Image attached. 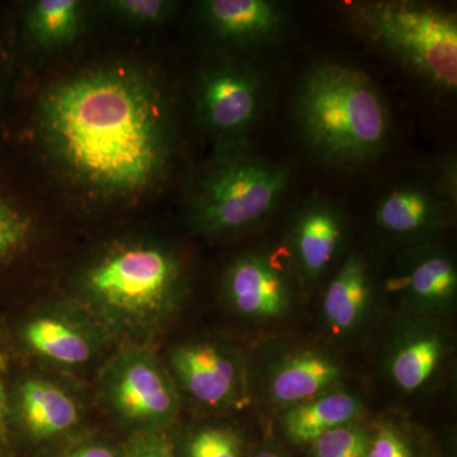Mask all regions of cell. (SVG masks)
<instances>
[{"mask_svg": "<svg viewBox=\"0 0 457 457\" xmlns=\"http://www.w3.org/2000/svg\"><path fill=\"white\" fill-rule=\"evenodd\" d=\"M168 370L180 396L212 411L242 408L249 402V370L236 345L218 338L177 345Z\"/></svg>", "mask_w": 457, "mask_h": 457, "instance_id": "ba28073f", "label": "cell"}, {"mask_svg": "<svg viewBox=\"0 0 457 457\" xmlns=\"http://www.w3.org/2000/svg\"><path fill=\"white\" fill-rule=\"evenodd\" d=\"M198 12L216 38L242 49L276 44L287 29L285 8L272 0H204Z\"/></svg>", "mask_w": 457, "mask_h": 457, "instance_id": "e0dca14e", "label": "cell"}, {"mask_svg": "<svg viewBox=\"0 0 457 457\" xmlns=\"http://www.w3.org/2000/svg\"><path fill=\"white\" fill-rule=\"evenodd\" d=\"M5 363L0 354V445L3 444L5 437V423L8 416V398L5 392Z\"/></svg>", "mask_w": 457, "mask_h": 457, "instance_id": "4316f807", "label": "cell"}, {"mask_svg": "<svg viewBox=\"0 0 457 457\" xmlns=\"http://www.w3.org/2000/svg\"><path fill=\"white\" fill-rule=\"evenodd\" d=\"M182 258L165 243L122 240L96 255L75 281L74 302L112 339L154 335L185 302Z\"/></svg>", "mask_w": 457, "mask_h": 457, "instance_id": "7a4b0ae2", "label": "cell"}, {"mask_svg": "<svg viewBox=\"0 0 457 457\" xmlns=\"http://www.w3.org/2000/svg\"><path fill=\"white\" fill-rule=\"evenodd\" d=\"M99 393L120 422L135 432H162L176 423L180 394L170 370L143 345L129 343L108 361Z\"/></svg>", "mask_w": 457, "mask_h": 457, "instance_id": "8992f818", "label": "cell"}, {"mask_svg": "<svg viewBox=\"0 0 457 457\" xmlns=\"http://www.w3.org/2000/svg\"><path fill=\"white\" fill-rule=\"evenodd\" d=\"M371 435L359 422L338 427L312 442V457H366Z\"/></svg>", "mask_w": 457, "mask_h": 457, "instance_id": "7402d4cb", "label": "cell"}, {"mask_svg": "<svg viewBox=\"0 0 457 457\" xmlns=\"http://www.w3.org/2000/svg\"><path fill=\"white\" fill-rule=\"evenodd\" d=\"M290 170L249 149L222 143L197 174L187 203V220L200 236H237L269 219L290 186Z\"/></svg>", "mask_w": 457, "mask_h": 457, "instance_id": "277c9868", "label": "cell"}, {"mask_svg": "<svg viewBox=\"0 0 457 457\" xmlns=\"http://www.w3.org/2000/svg\"><path fill=\"white\" fill-rule=\"evenodd\" d=\"M453 352L442 319L407 314L394 328L384 354V371L400 393L414 395L436 383Z\"/></svg>", "mask_w": 457, "mask_h": 457, "instance_id": "4fadbf2b", "label": "cell"}, {"mask_svg": "<svg viewBox=\"0 0 457 457\" xmlns=\"http://www.w3.org/2000/svg\"><path fill=\"white\" fill-rule=\"evenodd\" d=\"M294 114L303 143L330 167L372 163L389 145L386 101L374 80L352 66L312 68L297 89Z\"/></svg>", "mask_w": 457, "mask_h": 457, "instance_id": "3957f363", "label": "cell"}, {"mask_svg": "<svg viewBox=\"0 0 457 457\" xmlns=\"http://www.w3.org/2000/svg\"><path fill=\"white\" fill-rule=\"evenodd\" d=\"M83 20L78 0H37L27 8L25 29L33 44L56 47L73 41Z\"/></svg>", "mask_w": 457, "mask_h": 457, "instance_id": "ffe728a7", "label": "cell"}, {"mask_svg": "<svg viewBox=\"0 0 457 457\" xmlns=\"http://www.w3.org/2000/svg\"><path fill=\"white\" fill-rule=\"evenodd\" d=\"M302 287L284 252L255 248L231 260L221 278V296L237 317L257 323L293 314Z\"/></svg>", "mask_w": 457, "mask_h": 457, "instance_id": "9c48e42d", "label": "cell"}, {"mask_svg": "<svg viewBox=\"0 0 457 457\" xmlns=\"http://www.w3.org/2000/svg\"><path fill=\"white\" fill-rule=\"evenodd\" d=\"M106 8L114 17L132 26H155L171 16L173 2L167 0H111Z\"/></svg>", "mask_w": 457, "mask_h": 457, "instance_id": "cb8c5ba5", "label": "cell"}, {"mask_svg": "<svg viewBox=\"0 0 457 457\" xmlns=\"http://www.w3.org/2000/svg\"><path fill=\"white\" fill-rule=\"evenodd\" d=\"M387 291L407 314L446 318L456 311L457 266L453 252L436 242L405 249Z\"/></svg>", "mask_w": 457, "mask_h": 457, "instance_id": "5bb4252c", "label": "cell"}, {"mask_svg": "<svg viewBox=\"0 0 457 457\" xmlns=\"http://www.w3.org/2000/svg\"><path fill=\"white\" fill-rule=\"evenodd\" d=\"M378 302V281L371 263L361 251L343 257L321 299V321L335 338H350L371 319Z\"/></svg>", "mask_w": 457, "mask_h": 457, "instance_id": "2e32d148", "label": "cell"}, {"mask_svg": "<svg viewBox=\"0 0 457 457\" xmlns=\"http://www.w3.org/2000/svg\"><path fill=\"white\" fill-rule=\"evenodd\" d=\"M286 438L294 445H312L324 433L359 422L363 403L341 386L281 411Z\"/></svg>", "mask_w": 457, "mask_h": 457, "instance_id": "d6986e66", "label": "cell"}, {"mask_svg": "<svg viewBox=\"0 0 457 457\" xmlns=\"http://www.w3.org/2000/svg\"><path fill=\"white\" fill-rule=\"evenodd\" d=\"M366 457H417V450L405 429L384 423L372 432Z\"/></svg>", "mask_w": 457, "mask_h": 457, "instance_id": "d4e9b609", "label": "cell"}, {"mask_svg": "<svg viewBox=\"0 0 457 457\" xmlns=\"http://www.w3.org/2000/svg\"><path fill=\"white\" fill-rule=\"evenodd\" d=\"M187 457H243L242 438L228 427H204L189 437Z\"/></svg>", "mask_w": 457, "mask_h": 457, "instance_id": "603a6c76", "label": "cell"}, {"mask_svg": "<svg viewBox=\"0 0 457 457\" xmlns=\"http://www.w3.org/2000/svg\"><path fill=\"white\" fill-rule=\"evenodd\" d=\"M345 370L327 352L293 348L276 354L264 366L258 385L270 407L284 411L341 386Z\"/></svg>", "mask_w": 457, "mask_h": 457, "instance_id": "9a60e30c", "label": "cell"}, {"mask_svg": "<svg viewBox=\"0 0 457 457\" xmlns=\"http://www.w3.org/2000/svg\"><path fill=\"white\" fill-rule=\"evenodd\" d=\"M253 457H284L281 453H276L273 450H261L254 453Z\"/></svg>", "mask_w": 457, "mask_h": 457, "instance_id": "f1b7e54d", "label": "cell"}, {"mask_svg": "<svg viewBox=\"0 0 457 457\" xmlns=\"http://www.w3.org/2000/svg\"><path fill=\"white\" fill-rule=\"evenodd\" d=\"M267 87L253 66L224 62L201 73L195 88V112L201 128L224 143L239 140L266 107Z\"/></svg>", "mask_w": 457, "mask_h": 457, "instance_id": "30bf717a", "label": "cell"}, {"mask_svg": "<svg viewBox=\"0 0 457 457\" xmlns=\"http://www.w3.org/2000/svg\"><path fill=\"white\" fill-rule=\"evenodd\" d=\"M27 353L44 365L77 370L106 350L112 337L79 303H47L33 312L20 330Z\"/></svg>", "mask_w": 457, "mask_h": 457, "instance_id": "8fae6325", "label": "cell"}, {"mask_svg": "<svg viewBox=\"0 0 457 457\" xmlns=\"http://www.w3.org/2000/svg\"><path fill=\"white\" fill-rule=\"evenodd\" d=\"M45 143L75 179L106 195L154 185L170 158V112L154 80L130 66L84 71L42 99Z\"/></svg>", "mask_w": 457, "mask_h": 457, "instance_id": "6da1fadb", "label": "cell"}, {"mask_svg": "<svg viewBox=\"0 0 457 457\" xmlns=\"http://www.w3.org/2000/svg\"><path fill=\"white\" fill-rule=\"evenodd\" d=\"M122 457H177L162 432H135L123 446Z\"/></svg>", "mask_w": 457, "mask_h": 457, "instance_id": "484cf974", "label": "cell"}, {"mask_svg": "<svg viewBox=\"0 0 457 457\" xmlns=\"http://www.w3.org/2000/svg\"><path fill=\"white\" fill-rule=\"evenodd\" d=\"M18 428L33 441L62 437L80 425L79 403L55 381L40 376L22 378L12 398Z\"/></svg>", "mask_w": 457, "mask_h": 457, "instance_id": "ac0fdd59", "label": "cell"}, {"mask_svg": "<svg viewBox=\"0 0 457 457\" xmlns=\"http://www.w3.org/2000/svg\"><path fill=\"white\" fill-rule=\"evenodd\" d=\"M31 236V218L0 182V266L13 261L29 245Z\"/></svg>", "mask_w": 457, "mask_h": 457, "instance_id": "44dd1931", "label": "cell"}, {"mask_svg": "<svg viewBox=\"0 0 457 457\" xmlns=\"http://www.w3.org/2000/svg\"><path fill=\"white\" fill-rule=\"evenodd\" d=\"M362 36L409 73L446 95L457 89V18L441 5L414 0H378L348 5Z\"/></svg>", "mask_w": 457, "mask_h": 457, "instance_id": "5b68a950", "label": "cell"}, {"mask_svg": "<svg viewBox=\"0 0 457 457\" xmlns=\"http://www.w3.org/2000/svg\"><path fill=\"white\" fill-rule=\"evenodd\" d=\"M456 210V167L436 179L407 180L376 201L372 222L389 245L409 249L435 242L453 224Z\"/></svg>", "mask_w": 457, "mask_h": 457, "instance_id": "52a82bcc", "label": "cell"}, {"mask_svg": "<svg viewBox=\"0 0 457 457\" xmlns=\"http://www.w3.org/2000/svg\"><path fill=\"white\" fill-rule=\"evenodd\" d=\"M65 457H120L110 447L99 444H88L71 451Z\"/></svg>", "mask_w": 457, "mask_h": 457, "instance_id": "83f0119b", "label": "cell"}, {"mask_svg": "<svg viewBox=\"0 0 457 457\" xmlns=\"http://www.w3.org/2000/svg\"><path fill=\"white\" fill-rule=\"evenodd\" d=\"M350 220L341 206L324 198L300 204L285 231V251L302 287L311 288L347 248Z\"/></svg>", "mask_w": 457, "mask_h": 457, "instance_id": "7c38bea8", "label": "cell"}]
</instances>
